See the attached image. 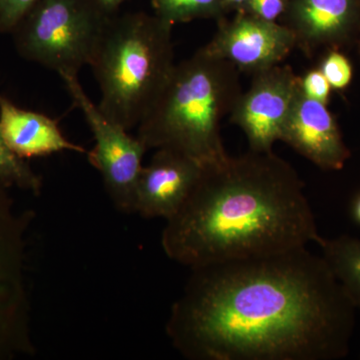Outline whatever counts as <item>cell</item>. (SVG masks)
Returning a JSON list of instances; mask_svg holds the SVG:
<instances>
[{
  "instance_id": "obj_1",
  "label": "cell",
  "mask_w": 360,
  "mask_h": 360,
  "mask_svg": "<svg viewBox=\"0 0 360 360\" xmlns=\"http://www.w3.org/2000/svg\"><path fill=\"white\" fill-rule=\"evenodd\" d=\"M167 335L191 360L347 356L354 305L323 257L305 248L195 267Z\"/></svg>"
},
{
  "instance_id": "obj_2",
  "label": "cell",
  "mask_w": 360,
  "mask_h": 360,
  "mask_svg": "<svg viewBox=\"0 0 360 360\" xmlns=\"http://www.w3.org/2000/svg\"><path fill=\"white\" fill-rule=\"evenodd\" d=\"M302 180L274 151L248 150L203 167L179 212L167 220L161 245L191 269L238 258L317 245Z\"/></svg>"
},
{
  "instance_id": "obj_3",
  "label": "cell",
  "mask_w": 360,
  "mask_h": 360,
  "mask_svg": "<svg viewBox=\"0 0 360 360\" xmlns=\"http://www.w3.org/2000/svg\"><path fill=\"white\" fill-rule=\"evenodd\" d=\"M243 94L239 70L205 49L175 63L167 84L139 122L137 135L146 149H170L201 167L229 158L220 135Z\"/></svg>"
},
{
  "instance_id": "obj_4",
  "label": "cell",
  "mask_w": 360,
  "mask_h": 360,
  "mask_svg": "<svg viewBox=\"0 0 360 360\" xmlns=\"http://www.w3.org/2000/svg\"><path fill=\"white\" fill-rule=\"evenodd\" d=\"M172 27L155 14L111 16L89 66L106 117L127 130L139 127L174 70Z\"/></svg>"
},
{
  "instance_id": "obj_5",
  "label": "cell",
  "mask_w": 360,
  "mask_h": 360,
  "mask_svg": "<svg viewBox=\"0 0 360 360\" xmlns=\"http://www.w3.org/2000/svg\"><path fill=\"white\" fill-rule=\"evenodd\" d=\"M112 15L94 0H39L11 33L14 46L21 58L59 77H78Z\"/></svg>"
},
{
  "instance_id": "obj_6",
  "label": "cell",
  "mask_w": 360,
  "mask_h": 360,
  "mask_svg": "<svg viewBox=\"0 0 360 360\" xmlns=\"http://www.w3.org/2000/svg\"><path fill=\"white\" fill-rule=\"evenodd\" d=\"M73 103L82 111L94 146L87 150L90 165L101 174L106 193L120 212L134 213L137 182L146 149L139 137L113 122L87 96L77 75H60Z\"/></svg>"
},
{
  "instance_id": "obj_7",
  "label": "cell",
  "mask_w": 360,
  "mask_h": 360,
  "mask_svg": "<svg viewBox=\"0 0 360 360\" xmlns=\"http://www.w3.org/2000/svg\"><path fill=\"white\" fill-rule=\"evenodd\" d=\"M0 181V359L30 352L23 284V227Z\"/></svg>"
},
{
  "instance_id": "obj_8",
  "label": "cell",
  "mask_w": 360,
  "mask_h": 360,
  "mask_svg": "<svg viewBox=\"0 0 360 360\" xmlns=\"http://www.w3.org/2000/svg\"><path fill=\"white\" fill-rule=\"evenodd\" d=\"M300 77L290 66L276 65L253 75L250 89L238 97L231 120L243 130L250 150L271 151L281 141Z\"/></svg>"
},
{
  "instance_id": "obj_9",
  "label": "cell",
  "mask_w": 360,
  "mask_h": 360,
  "mask_svg": "<svg viewBox=\"0 0 360 360\" xmlns=\"http://www.w3.org/2000/svg\"><path fill=\"white\" fill-rule=\"evenodd\" d=\"M295 45V33L288 26L238 11L231 21L220 20L219 30L205 49L239 71L255 75L281 65Z\"/></svg>"
},
{
  "instance_id": "obj_10",
  "label": "cell",
  "mask_w": 360,
  "mask_h": 360,
  "mask_svg": "<svg viewBox=\"0 0 360 360\" xmlns=\"http://www.w3.org/2000/svg\"><path fill=\"white\" fill-rule=\"evenodd\" d=\"M203 167L170 149H156L137 182L134 213L170 219L179 212L200 179Z\"/></svg>"
},
{
  "instance_id": "obj_11",
  "label": "cell",
  "mask_w": 360,
  "mask_h": 360,
  "mask_svg": "<svg viewBox=\"0 0 360 360\" xmlns=\"http://www.w3.org/2000/svg\"><path fill=\"white\" fill-rule=\"evenodd\" d=\"M326 105L305 96L300 84L281 141L322 169L340 170L350 151Z\"/></svg>"
},
{
  "instance_id": "obj_12",
  "label": "cell",
  "mask_w": 360,
  "mask_h": 360,
  "mask_svg": "<svg viewBox=\"0 0 360 360\" xmlns=\"http://www.w3.org/2000/svg\"><path fill=\"white\" fill-rule=\"evenodd\" d=\"M285 15L305 51L338 49L360 30V0H290Z\"/></svg>"
},
{
  "instance_id": "obj_13",
  "label": "cell",
  "mask_w": 360,
  "mask_h": 360,
  "mask_svg": "<svg viewBox=\"0 0 360 360\" xmlns=\"http://www.w3.org/2000/svg\"><path fill=\"white\" fill-rule=\"evenodd\" d=\"M0 134L20 158H42L71 151L86 155L84 146L73 143L61 131L58 122L44 113L18 108L0 94Z\"/></svg>"
},
{
  "instance_id": "obj_14",
  "label": "cell",
  "mask_w": 360,
  "mask_h": 360,
  "mask_svg": "<svg viewBox=\"0 0 360 360\" xmlns=\"http://www.w3.org/2000/svg\"><path fill=\"white\" fill-rule=\"evenodd\" d=\"M319 245L341 288L355 309H360V239L349 236L322 238Z\"/></svg>"
},
{
  "instance_id": "obj_15",
  "label": "cell",
  "mask_w": 360,
  "mask_h": 360,
  "mask_svg": "<svg viewBox=\"0 0 360 360\" xmlns=\"http://www.w3.org/2000/svg\"><path fill=\"white\" fill-rule=\"evenodd\" d=\"M155 14L168 25L195 20H222L224 7L221 0H151Z\"/></svg>"
},
{
  "instance_id": "obj_16",
  "label": "cell",
  "mask_w": 360,
  "mask_h": 360,
  "mask_svg": "<svg viewBox=\"0 0 360 360\" xmlns=\"http://www.w3.org/2000/svg\"><path fill=\"white\" fill-rule=\"evenodd\" d=\"M0 181L7 187L15 186L23 191L39 194L42 179L25 158H20L9 148L0 134Z\"/></svg>"
},
{
  "instance_id": "obj_17",
  "label": "cell",
  "mask_w": 360,
  "mask_h": 360,
  "mask_svg": "<svg viewBox=\"0 0 360 360\" xmlns=\"http://www.w3.org/2000/svg\"><path fill=\"white\" fill-rule=\"evenodd\" d=\"M319 70L335 89H347L352 82L354 70L347 56L336 49L329 51L322 60Z\"/></svg>"
},
{
  "instance_id": "obj_18",
  "label": "cell",
  "mask_w": 360,
  "mask_h": 360,
  "mask_svg": "<svg viewBox=\"0 0 360 360\" xmlns=\"http://www.w3.org/2000/svg\"><path fill=\"white\" fill-rule=\"evenodd\" d=\"M39 0H0V33L11 34Z\"/></svg>"
},
{
  "instance_id": "obj_19",
  "label": "cell",
  "mask_w": 360,
  "mask_h": 360,
  "mask_svg": "<svg viewBox=\"0 0 360 360\" xmlns=\"http://www.w3.org/2000/svg\"><path fill=\"white\" fill-rule=\"evenodd\" d=\"M290 0H248L240 13L269 22H276L285 14Z\"/></svg>"
},
{
  "instance_id": "obj_20",
  "label": "cell",
  "mask_w": 360,
  "mask_h": 360,
  "mask_svg": "<svg viewBox=\"0 0 360 360\" xmlns=\"http://www.w3.org/2000/svg\"><path fill=\"white\" fill-rule=\"evenodd\" d=\"M300 86L305 96L319 103H328L333 87L321 70L309 71L304 77L300 78Z\"/></svg>"
},
{
  "instance_id": "obj_21",
  "label": "cell",
  "mask_w": 360,
  "mask_h": 360,
  "mask_svg": "<svg viewBox=\"0 0 360 360\" xmlns=\"http://www.w3.org/2000/svg\"><path fill=\"white\" fill-rule=\"evenodd\" d=\"M104 11L110 14H115L118 7L124 4L127 0H94Z\"/></svg>"
},
{
  "instance_id": "obj_22",
  "label": "cell",
  "mask_w": 360,
  "mask_h": 360,
  "mask_svg": "<svg viewBox=\"0 0 360 360\" xmlns=\"http://www.w3.org/2000/svg\"><path fill=\"white\" fill-rule=\"evenodd\" d=\"M221 1L225 11H229V9L240 11L248 0H221Z\"/></svg>"
},
{
  "instance_id": "obj_23",
  "label": "cell",
  "mask_w": 360,
  "mask_h": 360,
  "mask_svg": "<svg viewBox=\"0 0 360 360\" xmlns=\"http://www.w3.org/2000/svg\"><path fill=\"white\" fill-rule=\"evenodd\" d=\"M352 214H354L355 221L360 224V194L354 201V208H352Z\"/></svg>"
}]
</instances>
